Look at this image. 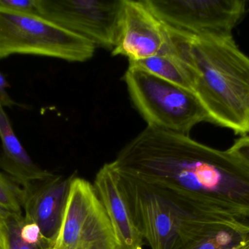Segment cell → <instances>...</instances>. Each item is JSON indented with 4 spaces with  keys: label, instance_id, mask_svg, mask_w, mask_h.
Returning <instances> with one entry per match:
<instances>
[{
    "label": "cell",
    "instance_id": "6da1fadb",
    "mask_svg": "<svg viewBox=\"0 0 249 249\" xmlns=\"http://www.w3.org/2000/svg\"><path fill=\"white\" fill-rule=\"evenodd\" d=\"M167 25V24H166ZM169 51L193 68L194 92L211 123L249 133V57L232 34L193 35L167 25Z\"/></svg>",
    "mask_w": 249,
    "mask_h": 249
},
{
    "label": "cell",
    "instance_id": "7a4b0ae2",
    "mask_svg": "<svg viewBox=\"0 0 249 249\" xmlns=\"http://www.w3.org/2000/svg\"><path fill=\"white\" fill-rule=\"evenodd\" d=\"M117 173L135 224L151 249H191L211 232L232 226L200 217L165 192Z\"/></svg>",
    "mask_w": 249,
    "mask_h": 249
},
{
    "label": "cell",
    "instance_id": "3957f363",
    "mask_svg": "<svg viewBox=\"0 0 249 249\" xmlns=\"http://www.w3.org/2000/svg\"><path fill=\"white\" fill-rule=\"evenodd\" d=\"M124 80L132 102L147 127L189 135L197 124L210 122L193 91L130 65Z\"/></svg>",
    "mask_w": 249,
    "mask_h": 249
},
{
    "label": "cell",
    "instance_id": "277c9868",
    "mask_svg": "<svg viewBox=\"0 0 249 249\" xmlns=\"http://www.w3.org/2000/svg\"><path fill=\"white\" fill-rule=\"evenodd\" d=\"M96 48L40 15L0 7V59L27 54L84 62L93 57Z\"/></svg>",
    "mask_w": 249,
    "mask_h": 249
},
{
    "label": "cell",
    "instance_id": "5b68a950",
    "mask_svg": "<svg viewBox=\"0 0 249 249\" xmlns=\"http://www.w3.org/2000/svg\"><path fill=\"white\" fill-rule=\"evenodd\" d=\"M56 249H118L110 221L94 186L73 176Z\"/></svg>",
    "mask_w": 249,
    "mask_h": 249
},
{
    "label": "cell",
    "instance_id": "8992f818",
    "mask_svg": "<svg viewBox=\"0 0 249 249\" xmlns=\"http://www.w3.org/2000/svg\"><path fill=\"white\" fill-rule=\"evenodd\" d=\"M123 5L124 0H38L37 13L96 47L112 51Z\"/></svg>",
    "mask_w": 249,
    "mask_h": 249
},
{
    "label": "cell",
    "instance_id": "52a82bcc",
    "mask_svg": "<svg viewBox=\"0 0 249 249\" xmlns=\"http://www.w3.org/2000/svg\"><path fill=\"white\" fill-rule=\"evenodd\" d=\"M165 24L193 34H232L247 11L244 0H143Z\"/></svg>",
    "mask_w": 249,
    "mask_h": 249
},
{
    "label": "cell",
    "instance_id": "ba28073f",
    "mask_svg": "<svg viewBox=\"0 0 249 249\" xmlns=\"http://www.w3.org/2000/svg\"><path fill=\"white\" fill-rule=\"evenodd\" d=\"M169 45L168 30L145 4L143 0H124L113 56L138 61L166 52Z\"/></svg>",
    "mask_w": 249,
    "mask_h": 249
},
{
    "label": "cell",
    "instance_id": "9c48e42d",
    "mask_svg": "<svg viewBox=\"0 0 249 249\" xmlns=\"http://www.w3.org/2000/svg\"><path fill=\"white\" fill-rule=\"evenodd\" d=\"M73 176L55 175L23 190V216L35 223L44 238L53 244L61 229Z\"/></svg>",
    "mask_w": 249,
    "mask_h": 249
},
{
    "label": "cell",
    "instance_id": "30bf717a",
    "mask_svg": "<svg viewBox=\"0 0 249 249\" xmlns=\"http://www.w3.org/2000/svg\"><path fill=\"white\" fill-rule=\"evenodd\" d=\"M93 186L110 221L118 249H142L143 236L130 213L112 162L98 171Z\"/></svg>",
    "mask_w": 249,
    "mask_h": 249
},
{
    "label": "cell",
    "instance_id": "8fae6325",
    "mask_svg": "<svg viewBox=\"0 0 249 249\" xmlns=\"http://www.w3.org/2000/svg\"><path fill=\"white\" fill-rule=\"evenodd\" d=\"M0 139L2 152L0 168L23 191L34 184L46 181L54 174L35 163L13 131L10 119L0 105Z\"/></svg>",
    "mask_w": 249,
    "mask_h": 249
},
{
    "label": "cell",
    "instance_id": "7c38bea8",
    "mask_svg": "<svg viewBox=\"0 0 249 249\" xmlns=\"http://www.w3.org/2000/svg\"><path fill=\"white\" fill-rule=\"evenodd\" d=\"M129 65L138 67L160 78L194 92L195 77L193 68L178 56L169 51L141 61H129Z\"/></svg>",
    "mask_w": 249,
    "mask_h": 249
},
{
    "label": "cell",
    "instance_id": "4fadbf2b",
    "mask_svg": "<svg viewBox=\"0 0 249 249\" xmlns=\"http://www.w3.org/2000/svg\"><path fill=\"white\" fill-rule=\"evenodd\" d=\"M249 241V229L225 226L211 232L191 249H236Z\"/></svg>",
    "mask_w": 249,
    "mask_h": 249
},
{
    "label": "cell",
    "instance_id": "5bb4252c",
    "mask_svg": "<svg viewBox=\"0 0 249 249\" xmlns=\"http://www.w3.org/2000/svg\"><path fill=\"white\" fill-rule=\"evenodd\" d=\"M23 191L8 175L0 172V210L5 213L23 214Z\"/></svg>",
    "mask_w": 249,
    "mask_h": 249
},
{
    "label": "cell",
    "instance_id": "9a60e30c",
    "mask_svg": "<svg viewBox=\"0 0 249 249\" xmlns=\"http://www.w3.org/2000/svg\"><path fill=\"white\" fill-rule=\"evenodd\" d=\"M22 214L6 213L8 228V249H53L54 246L31 242L21 236L19 230L18 218Z\"/></svg>",
    "mask_w": 249,
    "mask_h": 249
},
{
    "label": "cell",
    "instance_id": "2e32d148",
    "mask_svg": "<svg viewBox=\"0 0 249 249\" xmlns=\"http://www.w3.org/2000/svg\"><path fill=\"white\" fill-rule=\"evenodd\" d=\"M38 0H0V7L23 12V13H37Z\"/></svg>",
    "mask_w": 249,
    "mask_h": 249
},
{
    "label": "cell",
    "instance_id": "e0dca14e",
    "mask_svg": "<svg viewBox=\"0 0 249 249\" xmlns=\"http://www.w3.org/2000/svg\"><path fill=\"white\" fill-rule=\"evenodd\" d=\"M228 151L249 164V136H241L237 139Z\"/></svg>",
    "mask_w": 249,
    "mask_h": 249
},
{
    "label": "cell",
    "instance_id": "ac0fdd59",
    "mask_svg": "<svg viewBox=\"0 0 249 249\" xmlns=\"http://www.w3.org/2000/svg\"><path fill=\"white\" fill-rule=\"evenodd\" d=\"M8 83L5 77L0 73V105L4 107H12L16 105V102L10 97L7 92Z\"/></svg>",
    "mask_w": 249,
    "mask_h": 249
},
{
    "label": "cell",
    "instance_id": "d6986e66",
    "mask_svg": "<svg viewBox=\"0 0 249 249\" xmlns=\"http://www.w3.org/2000/svg\"><path fill=\"white\" fill-rule=\"evenodd\" d=\"M8 228L6 213L0 210V249H8Z\"/></svg>",
    "mask_w": 249,
    "mask_h": 249
},
{
    "label": "cell",
    "instance_id": "ffe728a7",
    "mask_svg": "<svg viewBox=\"0 0 249 249\" xmlns=\"http://www.w3.org/2000/svg\"><path fill=\"white\" fill-rule=\"evenodd\" d=\"M236 249H249V241Z\"/></svg>",
    "mask_w": 249,
    "mask_h": 249
},
{
    "label": "cell",
    "instance_id": "44dd1931",
    "mask_svg": "<svg viewBox=\"0 0 249 249\" xmlns=\"http://www.w3.org/2000/svg\"><path fill=\"white\" fill-rule=\"evenodd\" d=\"M53 249H55V246H54V247H53Z\"/></svg>",
    "mask_w": 249,
    "mask_h": 249
}]
</instances>
